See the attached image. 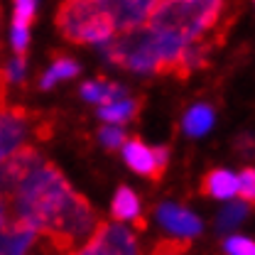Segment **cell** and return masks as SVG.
<instances>
[{"mask_svg": "<svg viewBox=\"0 0 255 255\" xmlns=\"http://www.w3.org/2000/svg\"><path fill=\"white\" fill-rule=\"evenodd\" d=\"M34 231L20 219L10 216L0 226V255H25L34 241Z\"/></svg>", "mask_w": 255, "mask_h": 255, "instance_id": "cell-9", "label": "cell"}, {"mask_svg": "<svg viewBox=\"0 0 255 255\" xmlns=\"http://www.w3.org/2000/svg\"><path fill=\"white\" fill-rule=\"evenodd\" d=\"M34 7H37V0H15V22L12 25L30 30L32 17H34Z\"/></svg>", "mask_w": 255, "mask_h": 255, "instance_id": "cell-18", "label": "cell"}, {"mask_svg": "<svg viewBox=\"0 0 255 255\" xmlns=\"http://www.w3.org/2000/svg\"><path fill=\"white\" fill-rule=\"evenodd\" d=\"M10 216H12V199H10V194L5 191L2 182H0V226L7 221Z\"/></svg>", "mask_w": 255, "mask_h": 255, "instance_id": "cell-25", "label": "cell"}, {"mask_svg": "<svg viewBox=\"0 0 255 255\" xmlns=\"http://www.w3.org/2000/svg\"><path fill=\"white\" fill-rule=\"evenodd\" d=\"M25 57H17L15 62H10L7 69H2L5 71V76H7V81H15V84H20L22 79H25Z\"/></svg>", "mask_w": 255, "mask_h": 255, "instance_id": "cell-23", "label": "cell"}, {"mask_svg": "<svg viewBox=\"0 0 255 255\" xmlns=\"http://www.w3.org/2000/svg\"><path fill=\"white\" fill-rule=\"evenodd\" d=\"M69 255H137V238L121 223H96L84 248Z\"/></svg>", "mask_w": 255, "mask_h": 255, "instance_id": "cell-6", "label": "cell"}, {"mask_svg": "<svg viewBox=\"0 0 255 255\" xmlns=\"http://www.w3.org/2000/svg\"><path fill=\"white\" fill-rule=\"evenodd\" d=\"M123 155H126V162L130 164V169H135L137 174H142L152 182H159L164 169H167V150L164 147H147L137 137L126 140Z\"/></svg>", "mask_w": 255, "mask_h": 255, "instance_id": "cell-7", "label": "cell"}, {"mask_svg": "<svg viewBox=\"0 0 255 255\" xmlns=\"http://www.w3.org/2000/svg\"><path fill=\"white\" fill-rule=\"evenodd\" d=\"M155 2L157 0H106L118 30H130V27L145 25Z\"/></svg>", "mask_w": 255, "mask_h": 255, "instance_id": "cell-8", "label": "cell"}, {"mask_svg": "<svg viewBox=\"0 0 255 255\" xmlns=\"http://www.w3.org/2000/svg\"><path fill=\"white\" fill-rule=\"evenodd\" d=\"M246 211H248L246 204H228L221 211V216H219V226H221V228H233L236 223L243 221Z\"/></svg>", "mask_w": 255, "mask_h": 255, "instance_id": "cell-20", "label": "cell"}, {"mask_svg": "<svg viewBox=\"0 0 255 255\" xmlns=\"http://www.w3.org/2000/svg\"><path fill=\"white\" fill-rule=\"evenodd\" d=\"M189 251V238H167L159 241L150 255H184Z\"/></svg>", "mask_w": 255, "mask_h": 255, "instance_id": "cell-17", "label": "cell"}, {"mask_svg": "<svg viewBox=\"0 0 255 255\" xmlns=\"http://www.w3.org/2000/svg\"><path fill=\"white\" fill-rule=\"evenodd\" d=\"M211 123H214V111L209 106H204V103L194 106L189 113L184 116V130L189 135H204L211 128Z\"/></svg>", "mask_w": 255, "mask_h": 255, "instance_id": "cell-15", "label": "cell"}, {"mask_svg": "<svg viewBox=\"0 0 255 255\" xmlns=\"http://www.w3.org/2000/svg\"><path fill=\"white\" fill-rule=\"evenodd\" d=\"M226 253L228 255H255V243L251 238L233 236V238L226 241Z\"/></svg>", "mask_w": 255, "mask_h": 255, "instance_id": "cell-21", "label": "cell"}, {"mask_svg": "<svg viewBox=\"0 0 255 255\" xmlns=\"http://www.w3.org/2000/svg\"><path fill=\"white\" fill-rule=\"evenodd\" d=\"M201 191L214 199H231L233 194H238V177L231 174L228 169H214L204 177Z\"/></svg>", "mask_w": 255, "mask_h": 255, "instance_id": "cell-12", "label": "cell"}, {"mask_svg": "<svg viewBox=\"0 0 255 255\" xmlns=\"http://www.w3.org/2000/svg\"><path fill=\"white\" fill-rule=\"evenodd\" d=\"M79 71V66L74 59H57V62L52 64V69L42 76V89H49V86H54L59 79H71L74 74Z\"/></svg>", "mask_w": 255, "mask_h": 255, "instance_id": "cell-16", "label": "cell"}, {"mask_svg": "<svg viewBox=\"0 0 255 255\" xmlns=\"http://www.w3.org/2000/svg\"><path fill=\"white\" fill-rule=\"evenodd\" d=\"M12 216L42 233L59 255H69L76 243L94 233L96 211L86 196L71 189L52 162H37L12 194Z\"/></svg>", "mask_w": 255, "mask_h": 255, "instance_id": "cell-1", "label": "cell"}, {"mask_svg": "<svg viewBox=\"0 0 255 255\" xmlns=\"http://www.w3.org/2000/svg\"><path fill=\"white\" fill-rule=\"evenodd\" d=\"M57 30L71 44H103L118 27L106 0H62Z\"/></svg>", "mask_w": 255, "mask_h": 255, "instance_id": "cell-3", "label": "cell"}, {"mask_svg": "<svg viewBox=\"0 0 255 255\" xmlns=\"http://www.w3.org/2000/svg\"><path fill=\"white\" fill-rule=\"evenodd\" d=\"M0 20H2V12H0Z\"/></svg>", "mask_w": 255, "mask_h": 255, "instance_id": "cell-26", "label": "cell"}, {"mask_svg": "<svg viewBox=\"0 0 255 255\" xmlns=\"http://www.w3.org/2000/svg\"><path fill=\"white\" fill-rule=\"evenodd\" d=\"M27 39H30V34H27V27H17V25H12V47H15L17 57H22V54H25Z\"/></svg>", "mask_w": 255, "mask_h": 255, "instance_id": "cell-24", "label": "cell"}, {"mask_svg": "<svg viewBox=\"0 0 255 255\" xmlns=\"http://www.w3.org/2000/svg\"><path fill=\"white\" fill-rule=\"evenodd\" d=\"M159 221H162V226H167L172 233H177V236H182V238H191V236H196V233L201 231L199 219H196L191 211L179 209V206H174V204L159 206Z\"/></svg>", "mask_w": 255, "mask_h": 255, "instance_id": "cell-10", "label": "cell"}, {"mask_svg": "<svg viewBox=\"0 0 255 255\" xmlns=\"http://www.w3.org/2000/svg\"><path fill=\"white\" fill-rule=\"evenodd\" d=\"M137 111H140V101H132V98H116V101H111V103H106V106H101V118L106 121V123H113V126H123L128 121H132L135 116H137Z\"/></svg>", "mask_w": 255, "mask_h": 255, "instance_id": "cell-13", "label": "cell"}, {"mask_svg": "<svg viewBox=\"0 0 255 255\" xmlns=\"http://www.w3.org/2000/svg\"><path fill=\"white\" fill-rule=\"evenodd\" d=\"M98 137H101V142H103L106 147H121V145H126V140H128L126 132L118 126H106L98 132Z\"/></svg>", "mask_w": 255, "mask_h": 255, "instance_id": "cell-22", "label": "cell"}, {"mask_svg": "<svg viewBox=\"0 0 255 255\" xmlns=\"http://www.w3.org/2000/svg\"><path fill=\"white\" fill-rule=\"evenodd\" d=\"M7 76L0 71V162L15 155L22 147L42 142L52 135L47 116L34 113L25 106H10L5 98Z\"/></svg>", "mask_w": 255, "mask_h": 255, "instance_id": "cell-4", "label": "cell"}, {"mask_svg": "<svg viewBox=\"0 0 255 255\" xmlns=\"http://www.w3.org/2000/svg\"><path fill=\"white\" fill-rule=\"evenodd\" d=\"M111 214L118 221H135V226L140 231L145 228V221L140 216V199H137L135 191L128 189V187H121V189L116 191L113 204H111Z\"/></svg>", "mask_w": 255, "mask_h": 255, "instance_id": "cell-11", "label": "cell"}, {"mask_svg": "<svg viewBox=\"0 0 255 255\" xmlns=\"http://www.w3.org/2000/svg\"><path fill=\"white\" fill-rule=\"evenodd\" d=\"M236 17V0H157L145 25L184 47L211 52Z\"/></svg>", "mask_w": 255, "mask_h": 255, "instance_id": "cell-2", "label": "cell"}, {"mask_svg": "<svg viewBox=\"0 0 255 255\" xmlns=\"http://www.w3.org/2000/svg\"><path fill=\"white\" fill-rule=\"evenodd\" d=\"M238 194L246 204H255V169L248 167L238 177Z\"/></svg>", "mask_w": 255, "mask_h": 255, "instance_id": "cell-19", "label": "cell"}, {"mask_svg": "<svg viewBox=\"0 0 255 255\" xmlns=\"http://www.w3.org/2000/svg\"><path fill=\"white\" fill-rule=\"evenodd\" d=\"M103 57L116 66H123L140 74H162L159 47L155 32L147 25H137L130 30H118L111 39L103 42Z\"/></svg>", "mask_w": 255, "mask_h": 255, "instance_id": "cell-5", "label": "cell"}, {"mask_svg": "<svg viewBox=\"0 0 255 255\" xmlns=\"http://www.w3.org/2000/svg\"><path fill=\"white\" fill-rule=\"evenodd\" d=\"M81 94H84V98L94 101L98 106H106V103H111V101L126 96L118 84H111V81H89V84H84Z\"/></svg>", "mask_w": 255, "mask_h": 255, "instance_id": "cell-14", "label": "cell"}]
</instances>
